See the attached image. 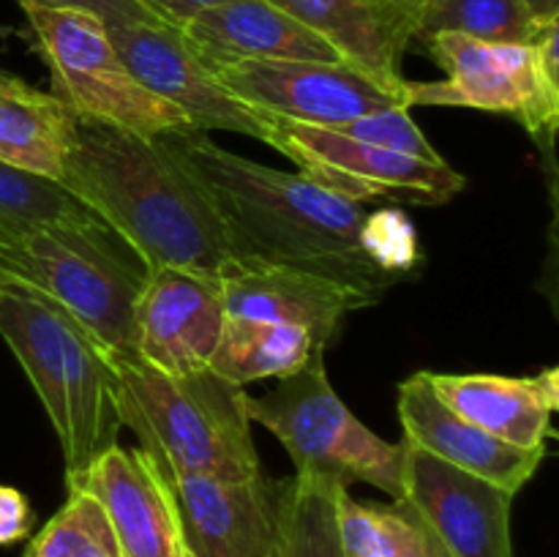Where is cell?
Listing matches in <instances>:
<instances>
[{
    "mask_svg": "<svg viewBox=\"0 0 559 557\" xmlns=\"http://www.w3.org/2000/svg\"><path fill=\"white\" fill-rule=\"evenodd\" d=\"M153 140L216 213L233 260L300 268L380 300L415 257L413 246L385 244L382 216L304 173L238 156L191 126Z\"/></svg>",
    "mask_w": 559,
    "mask_h": 557,
    "instance_id": "1",
    "label": "cell"
},
{
    "mask_svg": "<svg viewBox=\"0 0 559 557\" xmlns=\"http://www.w3.org/2000/svg\"><path fill=\"white\" fill-rule=\"evenodd\" d=\"M60 183L147 268L218 278L233 260L216 213L151 137L76 115Z\"/></svg>",
    "mask_w": 559,
    "mask_h": 557,
    "instance_id": "2",
    "label": "cell"
},
{
    "mask_svg": "<svg viewBox=\"0 0 559 557\" xmlns=\"http://www.w3.org/2000/svg\"><path fill=\"white\" fill-rule=\"evenodd\" d=\"M0 336L41 399L63 451L66 478L118 446V366L80 322L36 289L5 287Z\"/></svg>",
    "mask_w": 559,
    "mask_h": 557,
    "instance_id": "3",
    "label": "cell"
},
{
    "mask_svg": "<svg viewBox=\"0 0 559 557\" xmlns=\"http://www.w3.org/2000/svg\"><path fill=\"white\" fill-rule=\"evenodd\" d=\"M118 366V413L167 475L246 478L260 473L246 388L213 369L164 375L142 360Z\"/></svg>",
    "mask_w": 559,
    "mask_h": 557,
    "instance_id": "4",
    "label": "cell"
},
{
    "mask_svg": "<svg viewBox=\"0 0 559 557\" xmlns=\"http://www.w3.org/2000/svg\"><path fill=\"white\" fill-rule=\"evenodd\" d=\"M251 424L276 437L295 464V475L369 484L393 500L404 489V442H388L360 424L328 380L322 353L265 396H246Z\"/></svg>",
    "mask_w": 559,
    "mask_h": 557,
    "instance_id": "5",
    "label": "cell"
},
{
    "mask_svg": "<svg viewBox=\"0 0 559 557\" xmlns=\"http://www.w3.org/2000/svg\"><path fill=\"white\" fill-rule=\"evenodd\" d=\"M16 244L36 293L80 322L115 360H140L136 300L147 265L112 229H36Z\"/></svg>",
    "mask_w": 559,
    "mask_h": 557,
    "instance_id": "6",
    "label": "cell"
},
{
    "mask_svg": "<svg viewBox=\"0 0 559 557\" xmlns=\"http://www.w3.org/2000/svg\"><path fill=\"white\" fill-rule=\"evenodd\" d=\"M445 80L409 82V107H467L511 115L535 142L551 145L559 120V22L533 44L480 42L459 33L426 38Z\"/></svg>",
    "mask_w": 559,
    "mask_h": 557,
    "instance_id": "7",
    "label": "cell"
},
{
    "mask_svg": "<svg viewBox=\"0 0 559 557\" xmlns=\"http://www.w3.org/2000/svg\"><path fill=\"white\" fill-rule=\"evenodd\" d=\"M36 49L52 80V96L82 118H96L142 137L189 129L180 109L147 91L120 60L98 16L74 9L22 5Z\"/></svg>",
    "mask_w": 559,
    "mask_h": 557,
    "instance_id": "8",
    "label": "cell"
},
{
    "mask_svg": "<svg viewBox=\"0 0 559 557\" xmlns=\"http://www.w3.org/2000/svg\"><path fill=\"white\" fill-rule=\"evenodd\" d=\"M271 145L306 178L353 202L388 200L402 205H445L467 186L442 156L382 147L338 129L273 118Z\"/></svg>",
    "mask_w": 559,
    "mask_h": 557,
    "instance_id": "9",
    "label": "cell"
},
{
    "mask_svg": "<svg viewBox=\"0 0 559 557\" xmlns=\"http://www.w3.org/2000/svg\"><path fill=\"white\" fill-rule=\"evenodd\" d=\"M213 74L233 96L262 115L322 129L409 107L407 93L393 91L344 60H246L222 66Z\"/></svg>",
    "mask_w": 559,
    "mask_h": 557,
    "instance_id": "10",
    "label": "cell"
},
{
    "mask_svg": "<svg viewBox=\"0 0 559 557\" xmlns=\"http://www.w3.org/2000/svg\"><path fill=\"white\" fill-rule=\"evenodd\" d=\"M107 27L126 69L151 93L186 115L197 131H233L271 145L273 118L249 107L218 82L191 52L178 27L158 22H120Z\"/></svg>",
    "mask_w": 559,
    "mask_h": 557,
    "instance_id": "11",
    "label": "cell"
},
{
    "mask_svg": "<svg viewBox=\"0 0 559 557\" xmlns=\"http://www.w3.org/2000/svg\"><path fill=\"white\" fill-rule=\"evenodd\" d=\"M167 475V473H164ZM180 533L194 557H276L282 544L284 481L167 475Z\"/></svg>",
    "mask_w": 559,
    "mask_h": 557,
    "instance_id": "12",
    "label": "cell"
},
{
    "mask_svg": "<svg viewBox=\"0 0 559 557\" xmlns=\"http://www.w3.org/2000/svg\"><path fill=\"white\" fill-rule=\"evenodd\" d=\"M402 500L415 508L448 557H513L516 497L409 442H404Z\"/></svg>",
    "mask_w": 559,
    "mask_h": 557,
    "instance_id": "13",
    "label": "cell"
},
{
    "mask_svg": "<svg viewBox=\"0 0 559 557\" xmlns=\"http://www.w3.org/2000/svg\"><path fill=\"white\" fill-rule=\"evenodd\" d=\"M216 276L186 268H147L136 300V358L164 375L207 369L224 328Z\"/></svg>",
    "mask_w": 559,
    "mask_h": 557,
    "instance_id": "14",
    "label": "cell"
},
{
    "mask_svg": "<svg viewBox=\"0 0 559 557\" xmlns=\"http://www.w3.org/2000/svg\"><path fill=\"white\" fill-rule=\"evenodd\" d=\"M98 500L118 538L120 557H178L183 549L178 502L162 464L142 446H112L66 478Z\"/></svg>",
    "mask_w": 559,
    "mask_h": 557,
    "instance_id": "15",
    "label": "cell"
},
{
    "mask_svg": "<svg viewBox=\"0 0 559 557\" xmlns=\"http://www.w3.org/2000/svg\"><path fill=\"white\" fill-rule=\"evenodd\" d=\"M399 420L404 442L489 481L513 497L533 481L546 451H524L462 418L435 393L429 371H415L399 386Z\"/></svg>",
    "mask_w": 559,
    "mask_h": 557,
    "instance_id": "16",
    "label": "cell"
},
{
    "mask_svg": "<svg viewBox=\"0 0 559 557\" xmlns=\"http://www.w3.org/2000/svg\"><path fill=\"white\" fill-rule=\"evenodd\" d=\"M218 287L227 315L300 325L322 349L336 339L349 311L377 304L342 282L271 262L229 260L218 271Z\"/></svg>",
    "mask_w": 559,
    "mask_h": 557,
    "instance_id": "17",
    "label": "cell"
},
{
    "mask_svg": "<svg viewBox=\"0 0 559 557\" xmlns=\"http://www.w3.org/2000/svg\"><path fill=\"white\" fill-rule=\"evenodd\" d=\"M331 44L344 63L409 96L402 60L415 42V9L402 0H267Z\"/></svg>",
    "mask_w": 559,
    "mask_h": 557,
    "instance_id": "18",
    "label": "cell"
},
{
    "mask_svg": "<svg viewBox=\"0 0 559 557\" xmlns=\"http://www.w3.org/2000/svg\"><path fill=\"white\" fill-rule=\"evenodd\" d=\"M180 33L211 71L246 60H342L331 44L267 0L211 5L191 16Z\"/></svg>",
    "mask_w": 559,
    "mask_h": 557,
    "instance_id": "19",
    "label": "cell"
},
{
    "mask_svg": "<svg viewBox=\"0 0 559 557\" xmlns=\"http://www.w3.org/2000/svg\"><path fill=\"white\" fill-rule=\"evenodd\" d=\"M429 382L448 407L511 446L524 451H546V442L557 437L551 420L559 407L557 366L533 377L429 371Z\"/></svg>",
    "mask_w": 559,
    "mask_h": 557,
    "instance_id": "20",
    "label": "cell"
},
{
    "mask_svg": "<svg viewBox=\"0 0 559 557\" xmlns=\"http://www.w3.org/2000/svg\"><path fill=\"white\" fill-rule=\"evenodd\" d=\"M76 115L52 93L0 71V162L60 180Z\"/></svg>",
    "mask_w": 559,
    "mask_h": 557,
    "instance_id": "21",
    "label": "cell"
},
{
    "mask_svg": "<svg viewBox=\"0 0 559 557\" xmlns=\"http://www.w3.org/2000/svg\"><path fill=\"white\" fill-rule=\"evenodd\" d=\"M325 353L306 328L257 317H224L222 336L207 369L246 388L257 380H284Z\"/></svg>",
    "mask_w": 559,
    "mask_h": 557,
    "instance_id": "22",
    "label": "cell"
},
{
    "mask_svg": "<svg viewBox=\"0 0 559 557\" xmlns=\"http://www.w3.org/2000/svg\"><path fill=\"white\" fill-rule=\"evenodd\" d=\"M336 524L344 557H448L407 500L360 502L342 486Z\"/></svg>",
    "mask_w": 559,
    "mask_h": 557,
    "instance_id": "23",
    "label": "cell"
},
{
    "mask_svg": "<svg viewBox=\"0 0 559 557\" xmlns=\"http://www.w3.org/2000/svg\"><path fill=\"white\" fill-rule=\"evenodd\" d=\"M60 180L41 178L27 169L0 162V233L20 240L36 229L102 227ZM107 227V224H104Z\"/></svg>",
    "mask_w": 559,
    "mask_h": 557,
    "instance_id": "24",
    "label": "cell"
},
{
    "mask_svg": "<svg viewBox=\"0 0 559 557\" xmlns=\"http://www.w3.org/2000/svg\"><path fill=\"white\" fill-rule=\"evenodd\" d=\"M546 25L530 14L524 0H420L415 9V42L459 33L480 42L533 44Z\"/></svg>",
    "mask_w": 559,
    "mask_h": 557,
    "instance_id": "25",
    "label": "cell"
},
{
    "mask_svg": "<svg viewBox=\"0 0 559 557\" xmlns=\"http://www.w3.org/2000/svg\"><path fill=\"white\" fill-rule=\"evenodd\" d=\"M342 484L311 475L284 481L282 544L276 557H344L336 524Z\"/></svg>",
    "mask_w": 559,
    "mask_h": 557,
    "instance_id": "26",
    "label": "cell"
},
{
    "mask_svg": "<svg viewBox=\"0 0 559 557\" xmlns=\"http://www.w3.org/2000/svg\"><path fill=\"white\" fill-rule=\"evenodd\" d=\"M22 557H120V546L96 497L69 489V500L38 530Z\"/></svg>",
    "mask_w": 559,
    "mask_h": 557,
    "instance_id": "27",
    "label": "cell"
},
{
    "mask_svg": "<svg viewBox=\"0 0 559 557\" xmlns=\"http://www.w3.org/2000/svg\"><path fill=\"white\" fill-rule=\"evenodd\" d=\"M20 5H44V9H74L98 16L104 25L120 22H158L151 11L136 0H16ZM164 25V22H158Z\"/></svg>",
    "mask_w": 559,
    "mask_h": 557,
    "instance_id": "28",
    "label": "cell"
},
{
    "mask_svg": "<svg viewBox=\"0 0 559 557\" xmlns=\"http://www.w3.org/2000/svg\"><path fill=\"white\" fill-rule=\"evenodd\" d=\"M33 530V508L14 486L0 484V546L27 538Z\"/></svg>",
    "mask_w": 559,
    "mask_h": 557,
    "instance_id": "29",
    "label": "cell"
},
{
    "mask_svg": "<svg viewBox=\"0 0 559 557\" xmlns=\"http://www.w3.org/2000/svg\"><path fill=\"white\" fill-rule=\"evenodd\" d=\"M136 3L145 5L158 22L169 27H183L191 16H197L200 11L211 9V5L227 3V0H136Z\"/></svg>",
    "mask_w": 559,
    "mask_h": 557,
    "instance_id": "30",
    "label": "cell"
},
{
    "mask_svg": "<svg viewBox=\"0 0 559 557\" xmlns=\"http://www.w3.org/2000/svg\"><path fill=\"white\" fill-rule=\"evenodd\" d=\"M5 287H31L25 260H22L20 244L9 235L0 233V289Z\"/></svg>",
    "mask_w": 559,
    "mask_h": 557,
    "instance_id": "31",
    "label": "cell"
},
{
    "mask_svg": "<svg viewBox=\"0 0 559 557\" xmlns=\"http://www.w3.org/2000/svg\"><path fill=\"white\" fill-rule=\"evenodd\" d=\"M530 9V14L546 25V22H559V0H524Z\"/></svg>",
    "mask_w": 559,
    "mask_h": 557,
    "instance_id": "32",
    "label": "cell"
},
{
    "mask_svg": "<svg viewBox=\"0 0 559 557\" xmlns=\"http://www.w3.org/2000/svg\"><path fill=\"white\" fill-rule=\"evenodd\" d=\"M402 3H407V5H413V9H418L420 0H402Z\"/></svg>",
    "mask_w": 559,
    "mask_h": 557,
    "instance_id": "33",
    "label": "cell"
},
{
    "mask_svg": "<svg viewBox=\"0 0 559 557\" xmlns=\"http://www.w3.org/2000/svg\"><path fill=\"white\" fill-rule=\"evenodd\" d=\"M178 557H194V555H191V552L186 549V546H183V549H180V555H178Z\"/></svg>",
    "mask_w": 559,
    "mask_h": 557,
    "instance_id": "34",
    "label": "cell"
}]
</instances>
